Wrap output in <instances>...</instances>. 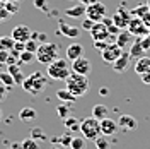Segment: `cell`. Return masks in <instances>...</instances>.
<instances>
[{"label": "cell", "instance_id": "obj_1", "mask_svg": "<svg viewBox=\"0 0 150 149\" xmlns=\"http://www.w3.org/2000/svg\"><path fill=\"white\" fill-rule=\"evenodd\" d=\"M22 89L26 91V93L33 94V96H38V94H41L45 89L48 87V75H45L43 72H33L31 75H28L24 81H22Z\"/></svg>", "mask_w": 150, "mask_h": 149}, {"label": "cell", "instance_id": "obj_2", "mask_svg": "<svg viewBox=\"0 0 150 149\" xmlns=\"http://www.w3.org/2000/svg\"><path fill=\"white\" fill-rule=\"evenodd\" d=\"M65 82H67L65 87L74 94L75 98H80V96H84L89 91V79H87V75L75 74L74 72V74H70L65 79Z\"/></svg>", "mask_w": 150, "mask_h": 149}, {"label": "cell", "instance_id": "obj_3", "mask_svg": "<svg viewBox=\"0 0 150 149\" xmlns=\"http://www.w3.org/2000/svg\"><path fill=\"white\" fill-rule=\"evenodd\" d=\"M70 67H68V62L63 60V58H55L51 64H48V69H46V74L50 79L53 81H65L67 77L70 75Z\"/></svg>", "mask_w": 150, "mask_h": 149}, {"label": "cell", "instance_id": "obj_4", "mask_svg": "<svg viewBox=\"0 0 150 149\" xmlns=\"http://www.w3.org/2000/svg\"><path fill=\"white\" fill-rule=\"evenodd\" d=\"M55 58H58V45L50 43V41L39 43V47L36 50V62L43 64V65H48Z\"/></svg>", "mask_w": 150, "mask_h": 149}, {"label": "cell", "instance_id": "obj_5", "mask_svg": "<svg viewBox=\"0 0 150 149\" xmlns=\"http://www.w3.org/2000/svg\"><path fill=\"white\" fill-rule=\"evenodd\" d=\"M80 132L87 140H94L96 137H99L103 132H101V122L96 120L92 115L87 117L84 120H80Z\"/></svg>", "mask_w": 150, "mask_h": 149}, {"label": "cell", "instance_id": "obj_6", "mask_svg": "<svg viewBox=\"0 0 150 149\" xmlns=\"http://www.w3.org/2000/svg\"><path fill=\"white\" fill-rule=\"evenodd\" d=\"M106 14H108V9L101 0L96 2V4H91V5H85V17H89L94 22L103 21L106 17Z\"/></svg>", "mask_w": 150, "mask_h": 149}, {"label": "cell", "instance_id": "obj_7", "mask_svg": "<svg viewBox=\"0 0 150 149\" xmlns=\"http://www.w3.org/2000/svg\"><path fill=\"white\" fill-rule=\"evenodd\" d=\"M70 69H72V72H75V74L87 75V74H91V70H92V64H91L89 58H85V57H79V58L72 60Z\"/></svg>", "mask_w": 150, "mask_h": 149}, {"label": "cell", "instance_id": "obj_8", "mask_svg": "<svg viewBox=\"0 0 150 149\" xmlns=\"http://www.w3.org/2000/svg\"><path fill=\"white\" fill-rule=\"evenodd\" d=\"M111 19H112V24H116L120 29H126V28H128V24H130L131 14L121 5V7H118L116 14H114Z\"/></svg>", "mask_w": 150, "mask_h": 149}, {"label": "cell", "instance_id": "obj_9", "mask_svg": "<svg viewBox=\"0 0 150 149\" xmlns=\"http://www.w3.org/2000/svg\"><path fill=\"white\" fill-rule=\"evenodd\" d=\"M126 29L137 38H142V36H145V34H149V28L143 24V21H142L140 17H131L130 24H128V28Z\"/></svg>", "mask_w": 150, "mask_h": 149}, {"label": "cell", "instance_id": "obj_10", "mask_svg": "<svg viewBox=\"0 0 150 149\" xmlns=\"http://www.w3.org/2000/svg\"><path fill=\"white\" fill-rule=\"evenodd\" d=\"M123 53V50L116 43H109L108 45V48L106 50H103L101 52V57H103V60H104V64H112L118 57Z\"/></svg>", "mask_w": 150, "mask_h": 149}, {"label": "cell", "instance_id": "obj_11", "mask_svg": "<svg viewBox=\"0 0 150 149\" xmlns=\"http://www.w3.org/2000/svg\"><path fill=\"white\" fill-rule=\"evenodd\" d=\"M89 33H91V36H92L94 41H97V39H108V38L111 36V34H109V31H108V26L104 24L103 21L94 22L92 29H91Z\"/></svg>", "mask_w": 150, "mask_h": 149}, {"label": "cell", "instance_id": "obj_12", "mask_svg": "<svg viewBox=\"0 0 150 149\" xmlns=\"http://www.w3.org/2000/svg\"><path fill=\"white\" fill-rule=\"evenodd\" d=\"M118 127L125 132H133V130H137L138 122H137L135 117H131V115H120V118H118Z\"/></svg>", "mask_w": 150, "mask_h": 149}, {"label": "cell", "instance_id": "obj_13", "mask_svg": "<svg viewBox=\"0 0 150 149\" xmlns=\"http://www.w3.org/2000/svg\"><path fill=\"white\" fill-rule=\"evenodd\" d=\"M31 29L26 26V24H19L16 28L12 29V33H10V36L14 38V41H22V43H26L29 38H31Z\"/></svg>", "mask_w": 150, "mask_h": 149}, {"label": "cell", "instance_id": "obj_14", "mask_svg": "<svg viewBox=\"0 0 150 149\" xmlns=\"http://www.w3.org/2000/svg\"><path fill=\"white\" fill-rule=\"evenodd\" d=\"M133 43V34H131L128 29H121L118 34H116V45L125 50V48H130Z\"/></svg>", "mask_w": 150, "mask_h": 149}, {"label": "cell", "instance_id": "obj_15", "mask_svg": "<svg viewBox=\"0 0 150 149\" xmlns=\"http://www.w3.org/2000/svg\"><path fill=\"white\" fill-rule=\"evenodd\" d=\"M130 60H131V57H130V52H125L123 50V53L114 62L111 64L112 67V70H116V72H123V70H126V67H128V64H130Z\"/></svg>", "mask_w": 150, "mask_h": 149}, {"label": "cell", "instance_id": "obj_16", "mask_svg": "<svg viewBox=\"0 0 150 149\" xmlns=\"http://www.w3.org/2000/svg\"><path fill=\"white\" fill-rule=\"evenodd\" d=\"M118 130H120L118 122L112 120L111 117H108V118L101 120V132H103L104 135H114Z\"/></svg>", "mask_w": 150, "mask_h": 149}, {"label": "cell", "instance_id": "obj_17", "mask_svg": "<svg viewBox=\"0 0 150 149\" xmlns=\"http://www.w3.org/2000/svg\"><path fill=\"white\" fill-rule=\"evenodd\" d=\"M65 53L68 60H75L79 57H84V47H82V43H70L67 47Z\"/></svg>", "mask_w": 150, "mask_h": 149}, {"label": "cell", "instance_id": "obj_18", "mask_svg": "<svg viewBox=\"0 0 150 149\" xmlns=\"http://www.w3.org/2000/svg\"><path fill=\"white\" fill-rule=\"evenodd\" d=\"M133 69H135V74H138V75L145 74V72L150 69V57L143 55V57H140V58H137Z\"/></svg>", "mask_w": 150, "mask_h": 149}, {"label": "cell", "instance_id": "obj_19", "mask_svg": "<svg viewBox=\"0 0 150 149\" xmlns=\"http://www.w3.org/2000/svg\"><path fill=\"white\" fill-rule=\"evenodd\" d=\"M60 33H62L63 36H68V38H77L80 34V29L77 28V26L67 24L65 21H60Z\"/></svg>", "mask_w": 150, "mask_h": 149}, {"label": "cell", "instance_id": "obj_20", "mask_svg": "<svg viewBox=\"0 0 150 149\" xmlns=\"http://www.w3.org/2000/svg\"><path fill=\"white\" fill-rule=\"evenodd\" d=\"M19 118L24 122V123H29V122H34L38 118V112L31 106H24L21 112H19Z\"/></svg>", "mask_w": 150, "mask_h": 149}, {"label": "cell", "instance_id": "obj_21", "mask_svg": "<svg viewBox=\"0 0 150 149\" xmlns=\"http://www.w3.org/2000/svg\"><path fill=\"white\" fill-rule=\"evenodd\" d=\"M65 14L68 16V17H72V19H82V16H85V5L79 2L77 5L68 7V9L65 10Z\"/></svg>", "mask_w": 150, "mask_h": 149}, {"label": "cell", "instance_id": "obj_22", "mask_svg": "<svg viewBox=\"0 0 150 149\" xmlns=\"http://www.w3.org/2000/svg\"><path fill=\"white\" fill-rule=\"evenodd\" d=\"M92 117L99 122L104 120V118L109 117V108H108L106 105H94L92 106Z\"/></svg>", "mask_w": 150, "mask_h": 149}, {"label": "cell", "instance_id": "obj_23", "mask_svg": "<svg viewBox=\"0 0 150 149\" xmlns=\"http://www.w3.org/2000/svg\"><path fill=\"white\" fill-rule=\"evenodd\" d=\"M63 125H65V129L68 132H80V120L72 117V115L63 118Z\"/></svg>", "mask_w": 150, "mask_h": 149}, {"label": "cell", "instance_id": "obj_24", "mask_svg": "<svg viewBox=\"0 0 150 149\" xmlns=\"http://www.w3.org/2000/svg\"><path fill=\"white\" fill-rule=\"evenodd\" d=\"M9 67V72L12 77H14V81H16V84H22V81L26 79V75H24V72L21 70V67H19V64H14V65H7Z\"/></svg>", "mask_w": 150, "mask_h": 149}, {"label": "cell", "instance_id": "obj_25", "mask_svg": "<svg viewBox=\"0 0 150 149\" xmlns=\"http://www.w3.org/2000/svg\"><path fill=\"white\" fill-rule=\"evenodd\" d=\"M56 98L60 100V101H63V103H74L77 98H75L74 94L70 93L67 87H62V89H58L56 91Z\"/></svg>", "mask_w": 150, "mask_h": 149}, {"label": "cell", "instance_id": "obj_26", "mask_svg": "<svg viewBox=\"0 0 150 149\" xmlns=\"http://www.w3.org/2000/svg\"><path fill=\"white\" fill-rule=\"evenodd\" d=\"M128 52H130V57H131V58H135V60L145 55V50L142 48V45H140V41H138V39L131 43V47H130V50H128Z\"/></svg>", "mask_w": 150, "mask_h": 149}, {"label": "cell", "instance_id": "obj_27", "mask_svg": "<svg viewBox=\"0 0 150 149\" xmlns=\"http://www.w3.org/2000/svg\"><path fill=\"white\" fill-rule=\"evenodd\" d=\"M16 149H39V144L33 137H26L24 140H21L17 146H16Z\"/></svg>", "mask_w": 150, "mask_h": 149}, {"label": "cell", "instance_id": "obj_28", "mask_svg": "<svg viewBox=\"0 0 150 149\" xmlns=\"http://www.w3.org/2000/svg\"><path fill=\"white\" fill-rule=\"evenodd\" d=\"M94 144L97 149H111V142H109V135H104L101 134L99 137L94 139Z\"/></svg>", "mask_w": 150, "mask_h": 149}, {"label": "cell", "instance_id": "obj_29", "mask_svg": "<svg viewBox=\"0 0 150 149\" xmlns=\"http://www.w3.org/2000/svg\"><path fill=\"white\" fill-rule=\"evenodd\" d=\"M19 62L21 64H33V62H36V53L24 50V52L19 53Z\"/></svg>", "mask_w": 150, "mask_h": 149}, {"label": "cell", "instance_id": "obj_30", "mask_svg": "<svg viewBox=\"0 0 150 149\" xmlns=\"http://www.w3.org/2000/svg\"><path fill=\"white\" fill-rule=\"evenodd\" d=\"M14 45H16V41H14L12 36H0V50L10 52V50L14 48Z\"/></svg>", "mask_w": 150, "mask_h": 149}, {"label": "cell", "instance_id": "obj_31", "mask_svg": "<svg viewBox=\"0 0 150 149\" xmlns=\"http://www.w3.org/2000/svg\"><path fill=\"white\" fill-rule=\"evenodd\" d=\"M87 148V139L84 135H79V137H74L72 142H70V149H85Z\"/></svg>", "mask_w": 150, "mask_h": 149}, {"label": "cell", "instance_id": "obj_32", "mask_svg": "<svg viewBox=\"0 0 150 149\" xmlns=\"http://www.w3.org/2000/svg\"><path fill=\"white\" fill-rule=\"evenodd\" d=\"M0 82L4 84V86H7V87H12L14 84H16V81H14V77L7 72V70H0Z\"/></svg>", "mask_w": 150, "mask_h": 149}, {"label": "cell", "instance_id": "obj_33", "mask_svg": "<svg viewBox=\"0 0 150 149\" xmlns=\"http://www.w3.org/2000/svg\"><path fill=\"white\" fill-rule=\"evenodd\" d=\"M29 137H33L34 140H48V135H46V132L45 130H41L39 127H34V129H31V135Z\"/></svg>", "mask_w": 150, "mask_h": 149}, {"label": "cell", "instance_id": "obj_34", "mask_svg": "<svg viewBox=\"0 0 150 149\" xmlns=\"http://www.w3.org/2000/svg\"><path fill=\"white\" fill-rule=\"evenodd\" d=\"M147 12H149V5H147V4H142V5H138V7H135L130 14H131V17H140L142 19Z\"/></svg>", "mask_w": 150, "mask_h": 149}, {"label": "cell", "instance_id": "obj_35", "mask_svg": "<svg viewBox=\"0 0 150 149\" xmlns=\"http://www.w3.org/2000/svg\"><path fill=\"white\" fill-rule=\"evenodd\" d=\"M72 139H74V137H72V135L68 134V130H67L65 134H63V135H60V137H56V139H53V142H60L62 146H65V148H68V146H70V142H72Z\"/></svg>", "mask_w": 150, "mask_h": 149}, {"label": "cell", "instance_id": "obj_36", "mask_svg": "<svg viewBox=\"0 0 150 149\" xmlns=\"http://www.w3.org/2000/svg\"><path fill=\"white\" fill-rule=\"evenodd\" d=\"M56 113H58L60 118H67V117L70 115V108H68V105H67V103L58 105V106H56Z\"/></svg>", "mask_w": 150, "mask_h": 149}, {"label": "cell", "instance_id": "obj_37", "mask_svg": "<svg viewBox=\"0 0 150 149\" xmlns=\"http://www.w3.org/2000/svg\"><path fill=\"white\" fill-rule=\"evenodd\" d=\"M4 7L9 10V14H16V12H19V2H16V0H7L4 4Z\"/></svg>", "mask_w": 150, "mask_h": 149}, {"label": "cell", "instance_id": "obj_38", "mask_svg": "<svg viewBox=\"0 0 150 149\" xmlns=\"http://www.w3.org/2000/svg\"><path fill=\"white\" fill-rule=\"evenodd\" d=\"M38 47H39V43H38L36 39H33V38H29L28 41H26V50H28V52H34V53H36Z\"/></svg>", "mask_w": 150, "mask_h": 149}, {"label": "cell", "instance_id": "obj_39", "mask_svg": "<svg viewBox=\"0 0 150 149\" xmlns=\"http://www.w3.org/2000/svg\"><path fill=\"white\" fill-rule=\"evenodd\" d=\"M138 41H140L142 48H143L145 52H149V50H150V36H149V34H145V36L138 38Z\"/></svg>", "mask_w": 150, "mask_h": 149}, {"label": "cell", "instance_id": "obj_40", "mask_svg": "<svg viewBox=\"0 0 150 149\" xmlns=\"http://www.w3.org/2000/svg\"><path fill=\"white\" fill-rule=\"evenodd\" d=\"M33 4H34V7L39 10H48V0H33Z\"/></svg>", "mask_w": 150, "mask_h": 149}, {"label": "cell", "instance_id": "obj_41", "mask_svg": "<svg viewBox=\"0 0 150 149\" xmlns=\"http://www.w3.org/2000/svg\"><path fill=\"white\" fill-rule=\"evenodd\" d=\"M7 96H9V87H7V86H4V84H0V103L5 101V100H7Z\"/></svg>", "mask_w": 150, "mask_h": 149}, {"label": "cell", "instance_id": "obj_42", "mask_svg": "<svg viewBox=\"0 0 150 149\" xmlns=\"http://www.w3.org/2000/svg\"><path fill=\"white\" fill-rule=\"evenodd\" d=\"M92 26H94V21H91L89 17L82 19V29H85V31H91V29H92Z\"/></svg>", "mask_w": 150, "mask_h": 149}, {"label": "cell", "instance_id": "obj_43", "mask_svg": "<svg viewBox=\"0 0 150 149\" xmlns=\"http://www.w3.org/2000/svg\"><path fill=\"white\" fill-rule=\"evenodd\" d=\"M9 10L5 9V7H2V9H0V22H4V21H7V19H9Z\"/></svg>", "mask_w": 150, "mask_h": 149}, {"label": "cell", "instance_id": "obj_44", "mask_svg": "<svg viewBox=\"0 0 150 149\" xmlns=\"http://www.w3.org/2000/svg\"><path fill=\"white\" fill-rule=\"evenodd\" d=\"M9 53L10 52H7V50H0V64H5V62H7Z\"/></svg>", "mask_w": 150, "mask_h": 149}, {"label": "cell", "instance_id": "obj_45", "mask_svg": "<svg viewBox=\"0 0 150 149\" xmlns=\"http://www.w3.org/2000/svg\"><path fill=\"white\" fill-rule=\"evenodd\" d=\"M140 79H142V82H143V84H150V69L145 72V74L140 75Z\"/></svg>", "mask_w": 150, "mask_h": 149}, {"label": "cell", "instance_id": "obj_46", "mask_svg": "<svg viewBox=\"0 0 150 149\" xmlns=\"http://www.w3.org/2000/svg\"><path fill=\"white\" fill-rule=\"evenodd\" d=\"M142 21H143V24H145V26L150 29V10L145 14V16H143V17H142Z\"/></svg>", "mask_w": 150, "mask_h": 149}, {"label": "cell", "instance_id": "obj_47", "mask_svg": "<svg viewBox=\"0 0 150 149\" xmlns=\"http://www.w3.org/2000/svg\"><path fill=\"white\" fill-rule=\"evenodd\" d=\"M99 94H101V96H108V94H109V89H108L106 86H103V87L99 89Z\"/></svg>", "mask_w": 150, "mask_h": 149}, {"label": "cell", "instance_id": "obj_48", "mask_svg": "<svg viewBox=\"0 0 150 149\" xmlns=\"http://www.w3.org/2000/svg\"><path fill=\"white\" fill-rule=\"evenodd\" d=\"M80 4H84V5H91V4H96V2H99V0H79Z\"/></svg>", "mask_w": 150, "mask_h": 149}, {"label": "cell", "instance_id": "obj_49", "mask_svg": "<svg viewBox=\"0 0 150 149\" xmlns=\"http://www.w3.org/2000/svg\"><path fill=\"white\" fill-rule=\"evenodd\" d=\"M103 22L106 24V26H109V24H112V19H111V17H104Z\"/></svg>", "mask_w": 150, "mask_h": 149}, {"label": "cell", "instance_id": "obj_50", "mask_svg": "<svg viewBox=\"0 0 150 149\" xmlns=\"http://www.w3.org/2000/svg\"><path fill=\"white\" fill-rule=\"evenodd\" d=\"M147 5H149V10H150V0H147Z\"/></svg>", "mask_w": 150, "mask_h": 149}, {"label": "cell", "instance_id": "obj_51", "mask_svg": "<svg viewBox=\"0 0 150 149\" xmlns=\"http://www.w3.org/2000/svg\"><path fill=\"white\" fill-rule=\"evenodd\" d=\"M0 120H2V108H0Z\"/></svg>", "mask_w": 150, "mask_h": 149}, {"label": "cell", "instance_id": "obj_52", "mask_svg": "<svg viewBox=\"0 0 150 149\" xmlns=\"http://www.w3.org/2000/svg\"><path fill=\"white\" fill-rule=\"evenodd\" d=\"M51 149H60V148H55V146H53V148H51Z\"/></svg>", "mask_w": 150, "mask_h": 149}, {"label": "cell", "instance_id": "obj_53", "mask_svg": "<svg viewBox=\"0 0 150 149\" xmlns=\"http://www.w3.org/2000/svg\"><path fill=\"white\" fill-rule=\"evenodd\" d=\"M149 36H150V29H149Z\"/></svg>", "mask_w": 150, "mask_h": 149}, {"label": "cell", "instance_id": "obj_54", "mask_svg": "<svg viewBox=\"0 0 150 149\" xmlns=\"http://www.w3.org/2000/svg\"><path fill=\"white\" fill-rule=\"evenodd\" d=\"M16 2H21V0H16Z\"/></svg>", "mask_w": 150, "mask_h": 149}]
</instances>
